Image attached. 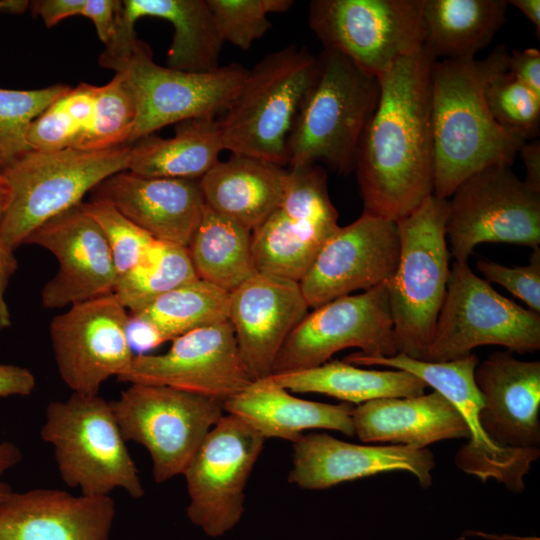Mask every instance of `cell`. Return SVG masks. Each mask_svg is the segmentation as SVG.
I'll use <instances>...</instances> for the list:
<instances>
[{
	"instance_id": "obj_1",
	"label": "cell",
	"mask_w": 540,
	"mask_h": 540,
	"mask_svg": "<svg viewBox=\"0 0 540 540\" xmlns=\"http://www.w3.org/2000/svg\"><path fill=\"white\" fill-rule=\"evenodd\" d=\"M435 62L423 46L378 77V103L362 135L355 166L366 213L398 222L433 194Z\"/></svg>"
},
{
	"instance_id": "obj_2",
	"label": "cell",
	"mask_w": 540,
	"mask_h": 540,
	"mask_svg": "<svg viewBox=\"0 0 540 540\" xmlns=\"http://www.w3.org/2000/svg\"><path fill=\"white\" fill-rule=\"evenodd\" d=\"M509 53L499 45L482 59L436 60L431 84L435 197L448 199L486 167H511L526 142L493 118L484 95L489 79L508 70Z\"/></svg>"
},
{
	"instance_id": "obj_3",
	"label": "cell",
	"mask_w": 540,
	"mask_h": 540,
	"mask_svg": "<svg viewBox=\"0 0 540 540\" xmlns=\"http://www.w3.org/2000/svg\"><path fill=\"white\" fill-rule=\"evenodd\" d=\"M287 138L289 168L322 163L339 174L355 171L364 130L380 94L376 76L346 56L323 50Z\"/></svg>"
},
{
	"instance_id": "obj_4",
	"label": "cell",
	"mask_w": 540,
	"mask_h": 540,
	"mask_svg": "<svg viewBox=\"0 0 540 540\" xmlns=\"http://www.w3.org/2000/svg\"><path fill=\"white\" fill-rule=\"evenodd\" d=\"M317 70V58L295 45L267 54L248 69L219 120L224 150L285 167L287 138Z\"/></svg>"
},
{
	"instance_id": "obj_5",
	"label": "cell",
	"mask_w": 540,
	"mask_h": 540,
	"mask_svg": "<svg viewBox=\"0 0 540 540\" xmlns=\"http://www.w3.org/2000/svg\"><path fill=\"white\" fill-rule=\"evenodd\" d=\"M447 199L433 194L397 223L400 257L388 283L397 354L425 360L443 303L450 253Z\"/></svg>"
},
{
	"instance_id": "obj_6",
	"label": "cell",
	"mask_w": 540,
	"mask_h": 540,
	"mask_svg": "<svg viewBox=\"0 0 540 540\" xmlns=\"http://www.w3.org/2000/svg\"><path fill=\"white\" fill-rule=\"evenodd\" d=\"M41 436L54 447L63 482L79 488L82 495L107 496L116 488L133 498L144 495L111 402L79 393L52 401Z\"/></svg>"
},
{
	"instance_id": "obj_7",
	"label": "cell",
	"mask_w": 540,
	"mask_h": 540,
	"mask_svg": "<svg viewBox=\"0 0 540 540\" xmlns=\"http://www.w3.org/2000/svg\"><path fill=\"white\" fill-rule=\"evenodd\" d=\"M130 145L103 150H30L1 171L11 200L0 239L13 249L53 216L79 204L107 177L128 169Z\"/></svg>"
},
{
	"instance_id": "obj_8",
	"label": "cell",
	"mask_w": 540,
	"mask_h": 540,
	"mask_svg": "<svg viewBox=\"0 0 540 540\" xmlns=\"http://www.w3.org/2000/svg\"><path fill=\"white\" fill-rule=\"evenodd\" d=\"M482 345L519 354L539 350L540 314L499 294L467 262L454 261L424 361L460 359Z\"/></svg>"
},
{
	"instance_id": "obj_9",
	"label": "cell",
	"mask_w": 540,
	"mask_h": 540,
	"mask_svg": "<svg viewBox=\"0 0 540 540\" xmlns=\"http://www.w3.org/2000/svg\"><path fill=\"white\" fill-rule=\"evenodd\" d=\"M111 407L125 441L148 450L157 483L184 473L224 412L220 400L144 384H131Z\"/></svg>"
},
{
	"instance_id": "obj_10",
	"label": "cell",
	"mask_w": 540,
	"mask_h": 540,
	"mask_svg": "<svg viewBox=\"0 0 540 540\" xmlns=\"http://www.w3.org/2000/svg\"><path fill=\"white\" fill-rule=\"evenodd\" d=\"M424 0H313L308 21L324 50L379 77L423 48Z\"/></svg>"
},
{
	"instance_id": "obj_11",
	"label": "cell",
	"mask_w": 540,
	"mask_h": 540,
	"mask_svg": "<svg viewBox=\"0 0 540 540\" xmlns=\"http://www.w3.org/2000/svg\"><path fill=\"white\" fill-rule=\"evenodd\" d=\"M447 199L445 233L450 256L467 262L481 243L540 245V193L505 165L486 167Z\"/></svg>"
},
{
	"instance_id": "obj_12",
	"label": "cell",
	"mask_w": 540,
	"mask_h": 540,
	"mask_svg": "<svg viewBox=\"0 0 540 540\" xmlns=\"http://www.w3.org/2000/svg\"><path fill=\"white\" fill-rule=\"evenodd\" d=\"M128 82L137 118L128 145L162 127L225 113L238 95L248 69L238 63L206 73H190L156 64L148 44L137 40L131 54L111 67Z\"/></svg>"
},
{
	"instance_id": "obj_13",
	"label": "cell",
	"mask_w": 540,
	"mask_h": 540,
	"mask_svg": "<svg viewBox=\"0 0 540 540\" xmlns=\"http://www.w3.org/2000/svg\"><path fill=\"white\" fill-rule=\"evenodd\" d=\"M388 283L313 308L287 337L272 374L317 367L349 347L367 357L396 355Z\"/></svg>"
},
{
	"instance_id": "obj_14",
	"label": "cell",
	"mask_w": 540,
	"mask_h": 540,
	"mask_svg": "<svg viewBox=\"0 0 540 540\" xmlns=\"http://www.w3.org/2000/svg\"><path fill=\"white\" fill-rule=\"evenodd\" d=\"M265 438L226 414L211 428L183 475L189 520L210 537L224 535L241 519L245 487Z\"/></svg>"
},
{
	"instance_id": "obj_15",
	"label": "cell",
	"mask_w": 540,
	"mask_h": 540,
	"mask_svg": "<svg viewBox=\"0 0 540 540\" xmlns=\"http://www.w3.org/2000/svg\"><path fill=\"white\" fill-rule=\"evenodd\" d=\"M117 379L167 386L223 403L255 380L240 355L229 321L181 335L163 354L134 356Z\"/></svg>"
},
{
	"instance_id": "obj_16",
	"label": "cell",
	"mask_w": 540,
	"mask_h": 540,
	"mask_svg": "<svg viewBox=\"0 0 540 540\" xmlns=\"http://www.w3.org/2000/svg\"><path fill=\"white\" fill-rule=\"evenodd\" d=\"M128 317L113 293L73 304L52 319L58 372L73 393L98 395L108 378L130 365L135 355L126 336Z\"/></svg>"
},
{
	"instance_id": "obj_17",
	"label": "cell",
	"mask_w": 540,
	"mask_h": 540,
	"mask_svg": "<svg viewBox=\"0 0 540 540\" xmlns=\"http://www.w3.org/2000/svg\"><path fill=\"white\" fill-rule=\"evenodd\" d=\"M399 257L397 223L363 212L330 237L299 285L313 309L390 281Z\"/></svg>"
},
{
	"instance_id": "obj_18",
	"label": "cell",
	"mask_w": 540,
	"mask_h": 540,
	"mask_svg": "<svg viewBox=\"0 0 540 540\" xmlns=\"http://www.w3.org/2000/svg\"><path fill=\"white\" fill-rule=\"evenodd\" d=\"M57 259V273L43 287L48 309L62 308L114 293L118 274L104 234L83 202L53 216L24 240Z\"/></svg>"
},
{
	"instance_id": "obj_19",
	"label": "cell",
	"mask_w": 540,
	"mask_h": 540,
	"mask_svg": "<svg viewBox=\"0 0 540 540\" xmlns=\"http://www.w3.org/2000/svg\"><path fill=\"white\" fill-rule=\"evenodd\" d=\"M478 363V357L472 353L445 362L418 360L403 354L392 360L393 368L421 379L450 401L464 419L470 439L456 455L457 466L483 482L493 477L509 489L521 491L524 488L522 477L539 456V448L504 449L486 436L479 422L483 401L474 380Z\"/></svg>"
},
{
	"instance_id": "obj_20",
	"label": "cell",
	"mask_w": 540,
	"mask_h": 540,
	"mask_svg": "<svg viewBox=\"0 0 540 540\" xmlns=\"http://www.w3.org/2000/svg\"><path fill=\"white\" fill-rule=\"evenodd\" d=\"M308 310L299 282L278 275L256 273L230 292L229 322L255 380L272 374L281 347Z\"/></svg>"
},
{
	"instance_id": "obj_21",
	"label": "cell",
	"mask_w": 540,
	"mask_h": 540,
	"mask_svg": "<svg viewBox=\"0 0 540 540\" xmlns=\"http://www.w3.org/2000/svg\"><path fill=\"white\" fill-rule=\"evenodd\" d=\"M434 467V456L426 448L358 445L326 433H309L293 442L288 481L303 489L320 490L383 472L405 471L428 488Z\"/></svg>"
},
{
	"instance_id": "obj_22",
	"label": "cell",
	"mask_w": 540,
	"mask_h": 540,
	"mask_svg": "<svg viewBox=\"0 0 540 540\" xmlns=\"http://www.w3.org/2000/svg\"><path fill=\"white\" fill-rule=\"evenodd\" d=\"M482 397L480 425L504 449L540 444V362L521 361L510 351L492 353L474 371Z\"/></svg>"
},
{
	"instance_id": "obj_23",
	"label": "cell",
	"mask_w": 540,
	"mask_h": 540,
	"mask_svg": "<svg viewBox=\"0 0 540 540\" xmlns=\"http://www.w3.org/2000/svg\"><path fill=\"white\" fill-rule=\"evenodd\" d=\"M91 200H103L154 239L188 246L205 201L199 180L149 178L127 170L100 182Z\"/></svg>"
},
{
	"instance_id": "obj_24",
	"label": "cell",
	"mask_w": 540,
	"mask_h": 540,
	"mask_svg": "<svg viewBox=\"0 0 540 540\" xmlns=\"http://www.w3.org/2000/svg\"><path fill=\"white\" fill-rule=\"evenodd\" d=\"M115 503L57 489L13 493L0 503V540H110Z\"/></svg>"
},
{
	"instance_id": "obj_25",
	"label": "cell",
	"mask_w": 540,
	"mask_h": 540,
	"mask_svg": "<svg viewBox=\"0 0 540 540\" xmlns=\"http://www.w3.org/2000/svg\"><path fill=\"white\" fill-rule=\"evenodd\" d=\"M354 432L365 443L415 449L449 439H470L457 409L437 391L414 397L378 398L353 407Z\"/></svg>"
},
{
	"instance_id": "obj_26",
	"label": "cell",
	"mask_w": 540,
	"mask_h": 540,
	"mask_svg": "<svg viewBox=\"0 0 540 540\" xmlns=\"http://www.w3.org/2000/svg\"><path fill=\"white\" fill-rule=\"evenodd\" d=\"M353 405L327 404L297 398L270 376L254 380L223 403L224 411L255 429L265 439L295 442L304 430L329 429L354 436Z\"/></svg>"
},
{
	"instance_id": "obj_27",
	"label": "cell",
	"mask_w": 540,
	"mask_h": 540,
	"mask_svg": "<svg viewBox=\"0 0 540 540\" xmlns=\"http://www.w3.org/2000/svg\"><path fill=\"white\" fill-rule=\"evenodd\" d=\"M288 169L245 155L231 154L200 180L205 204L253 231L280 206Z\"/></svg>"
},
{
	"instance_id": "obj_28",
	"label": "cell",
	"mask_w": 540,
	"mask_h": 540,
	"mask_svg": "<svg viewBox=\"0 0 540 540\" xmlns=\"http://www.w3.org/2000/svg\"><path fill=\"white\" fill-rule=\"evenodd\" d=\"M169 21L174 34L167 53V67L190 73L218 68L224 44L206 0L118 1L115 25L135 31L139 18Z\"/></svg>"
},
{
	"instance_id": "obj_29",
	"label": "cell",
	"mask_w": 540,
	"mask_h": 540,
	"mask_svg": "<svg viewBox=\"0 0 540 540\" xmlns=\"http://www.w3.org/2000/svg\"><path fill=\"white\" fill-rule=\"evenodd\" d=\"M127 171L142 177L200 180L224 150L219 120L188 119L175 124V135L145 136L130 145Z\"/></svg>"
},
{
	"instance_id": "obj_30",
	"label": "cell",
	"mask_w": 540,
	"mask_h": 540,
	"mask_svg": "<svg viewBox=\"0 0 540 540\" xmlns=\"http://www.w3.org/2000/svg\"><path fill=\"white\" fill-rule=\"evenodd\" d=\"M506 0H424L423 46L436 59L473 58L506 21Z\"/></svg>"
},
{
	"instance_id": "obj_31",
	"label": "cell",
	"mask_w": 540,
	"mask_h": 540,
	"mask_svg": "<svg viewBox=\"0 0 540 540\" xmlns=\"http://www.w3.org/2000/svg\"><path fill=\"white\" fill-rule=\"evenodd\" d=\"M339 228L338 221L287 213L278 208L252 231V255L257 273L299 282Z\"/></svg>"
},
{
	"instance_id": "obj_32",
	"label": "cell",
	"mask_w": 540,
	"mask_h": 540,
	"mask_svg": "<svg viewBox=\"0 0 540 540\" xmlns=\"http://www.w3.org/2000/svg\"><path fill=\"white\" fill-rule=\"evenodd\" d=\"M270 377L288 391L325 394L357 405L378 398L419 396L428 387L402 370H368L338 360Z\"/></svg>"
},
{
	"instance_id": "obj_33",
	"label": "cell",
	"mask_w": 540,
	"mask_h": 540,
	"mask_svg": "<svg viewBox=\"0 0 540 540\" xmlns=\"http://www.w3.org/2000/svg\"><path fill=\"white\" fill-rule=\"evenodd\" d=\"M187 249L198 278L228 292L257 273L252 231L206 204Z\"/></svg>"
},
{
	"instance_id": "obj_34",
	"label": "cell",
	"mask_w": 540,
	"mask_h": 540,
	"mask_svg": "<svg viewBox=\"0 0 540 540\" xmlns=\"http://www.w3.org/2000/svg\"><path fill=\"white\" fill-rule=\"evenodd\" d=\"M230 292L197 278L130 315L144 321L161 343L195 329L229 321Z\"/></svg>"
},
{
	"instance_id": "obj_35",
	"label": "cell",
	"mask_w": 540,
	"mask_h": 540,
	"mask_svg": "<svg viewBox=\"0 0 540 540\" xmlns=\"http://www.w3.org/2000/svg\"><path fill=\"white\" fill-rule=\"evenodd\" d=\"M197 278L186 246L155 239L135 267L118 277L114 295L136 313Z\"/></svg>"
},
{
	"instance_id": "obj_36",
	"label": "cell",
	"mask_w": 540,
	"mask_h": 540,
	"mask_svg": "<svg viewBox=\"0 0 540 540\" xmlns=\"http://www.w3.org/2000/svg\"><path fill=\"white\" fill-rule=\"evenodd\" d=\"M136 118L132 89L121 74L115 73L107 84L97 86L91 124L73 148L103 150L128 145Z\"/></svg>"
},
{
	"instance_id": "obj_37",
	"label": "cell",
	"mask_w": 540,
	"mask_h": 540,
	"mask_svg": "<svg viewBox=\"0 0 540 540\" xmlns=\"http://www.w3.org/2000/svg\"><path fill=\"white\" fill-rule=\"evenodd\" d=\"M71 87L55 84L42 89L0 88V169L30 151L27 131L31 122Z\"/></svg>"
},
{
	"instance_id": "obj_38",
	"label": "cell",
	"mask_w": 540,
	"mask_h": 540,
	"mask_svg": "<svg viewBox=\"0 0 540 540\" xmlns=\"http://www.w3.org/2000/svg\"><path fill=\"white\" fill-rule=\"evenodd\" d=\"M485 100L493 118L526 141L540 130V96L517 81L508 70L493 75L485 86Z\"/></svg>"
},
{
	"instance_id": "obj_39",
	"label": "cell",
	"mask_w": 540,
	"mask_h": 540,
	"mask_svg": "<svg viewBox=\"0 0 540 540\" xmlns=\"http://www.w3.org/2000/svg\"><path fill=\"white\" fill-rule=\"evenodd\" d=\"M222 40L247 50L271 28L270 13H283L292 0H206Z\"/></svg>"
},
{
	"instance_id": "obj_40",
	"label": "cell",
	"mask_w": 540,
	"mask_h": 540,
	"mask_svg": "<svg viewBox=\"0 0 540 540\" xmlns=\"http://www.w3.org/2000/svg\"><path fill=\"white\" fill-rule=\"evenodd\" d=\"M83 207L101 228L118 277L130 271L155 239L106 201L90 200Z\"/></svg>"
},
{
	"instance_id": "obj_41",
	"label": "cell",
	"mask_w": 540,
	"mask_h": 540,
	"mask_svg": "<svg viewBox=\"0 0 540 540\" xmlns=\"http://www.w3.org/2000/svg\"><path fill=\"white\" fill-rule=\"evenodd\" d=\"M477 268L488 283L501 285L540 314V247L533 249L527 265L508 267L481 259Z\"/></svg>"
},
{
	"instance_id": "obj_42",
	"label": "cell",
	"mask_w": 540,
	"mask_h": 540,
	"mask_svg": "<svg viewBox=\"0 0 540 540\" xmlns=\"http://www.w3.org/2000/svg\"><path fill=\"white\" fill-rule=\"evenodd\" d=\"M78 135L79 130L66 113L59 97L31 122L27 131V143L33 151L56 152L73 148Z\"/></svg>"
},
{
	"instance_id": "obj_43",
	"label": "cell",
	"mask_w": 540,
	"mask_h": 540,
	"mask_svg": "<svg viewBox=\"0 0 540 540\" xmlns=\"http://www.w3.org/2000/svg\"><path fill=\"white\" fill-rule=\"evenodd\" d=\"M508 72L521 84L540 96V52L536 48L509 53Z\"/></svg>"
},
{
	"instance_id": "obj_44",
	"label": "cell",
	"mask_w": 540,
	"mask_h": 540,
	"mask_svg": "<svg viewBox=\"0 0 540 540\" xmlns=\"http://www.w3.org/2000/svg\"><path fill=\"white\" fill-rule=\"evenodd\" d=\"M118 1L86 0L81 15L89 18L97 31L99 39L106 45L114 34Z\"/></svg>"
},
{
	"instance_id": "obj_45",
	"label": "cell",
	"mask_w": 540,
	"mask_h": 540,
	"mask_svg": "<svg viewBox=\"0 0 540 540\" xmlns=\"http://www.w3.org/2000/svg\"><path fill=\"white\" fill-rule=\"evenodd\" d=\"M31 3L34 14L50 28L67 17L81 15L86 0H38Z\"/></svg>"
},
{
	"instance_id": "obj_46",
	"label": "cell",
	"mask_w": 540,
	"mask_h": 540,
	"mask_svg": "<svg viewBox=\"0 0 540 540\" xmlns=\"http://www.w3.org/2000/svg\"><path fill=\"white\" fill-rule=\"evenodd\" d=\"M35 387V377L24 367L0 363V397L29 395Z\"/></svg>"
},
{
	"instance_id": "obj_47",
	"label": "cell",
	"mask_w": 540,
	"mask_h": 540,
	"mask_svg": "<svg viewBox=\"0 0 540 540\" xmlns=\"http://www.w3.org/2000/svg\"><path fill=\"white\" fill-rule=\"evenodd\" d=\"M14 250L0 239V331L11 326V315L5 300L9 280L17 270Z\"/></svg>"
},
{
	"instance_id": "obj_48",
	"label": "cell",
	"mask_w": 540,
	"mask_h": 540,
	"mask_svg": "<svg viewBox=\"0 0 540 540\" xmlns=\"http://www.w3.org/2000/svg\"><path fill=\"white\" fill-rule=\"evenodd\" d=\"M518 154L526 169V177L523 181L533 191L540 193V141L532 139L524 142Z\"/></svg>"
},
{
	"instance_id": "obj_49",
	"label": "cell",
	"mask_w": 540,
	"mask_h": 540,
	"mask_svg": "<svg viewBox=\"0 0 540 540\" xmlns=\"http://www.w3.org/2000/svg\"><path fill=\"white\" fill-rule=\"evenodd\" d=\"M20 459L21 453L17 446L10 442L0 443V503L12 492L10 487L1 480V477L6 470L16 465Z\"/></svg>"
},
{
	"instance_id": "obj_50",
	"label": "cell",
	"mask_w": 540,
	"mask_h": 540,
	"mask_svg": "<svg viewBox=\"0 0 540 540\" xmlns=\"http://www.w3.org/2000/svg\"><path fill=\"white\" fill-rule=\"evenodd\" d=\"M508 4L515 6L525 17L531 21L540 35V1L539 0H510Z\"/></svg>"
},
{
	"instance_id": "obj_51",
	"label": "cell",
	"mask_w": 540,
	"mask_h": 540,
	"mask_svg": "<svg viewBox=\"0 0 540 540\" xmlns=\"http://www.w3.org/2000/svg\"><path fill=\"white\" fill-rule=\"evenodd\" d=\"M11 200L9 183L0 169V224L8 209Z\"/></svg>"
},
{
	"instance_id": "obj_52",
	"label": "cell",
	"mask_w": 540,
	"mask_h": 540,
	"mask_svg": "<svg viewBox=\"0 0 540 540\" xmlns=\"http://www.w3.org/2000/svg\"><path fill=\"white\" fill-rule=\"evenodd\" d=\"M30 5L27 0H0V13L22 14Z\"/></svg>"
}]
</instances>
